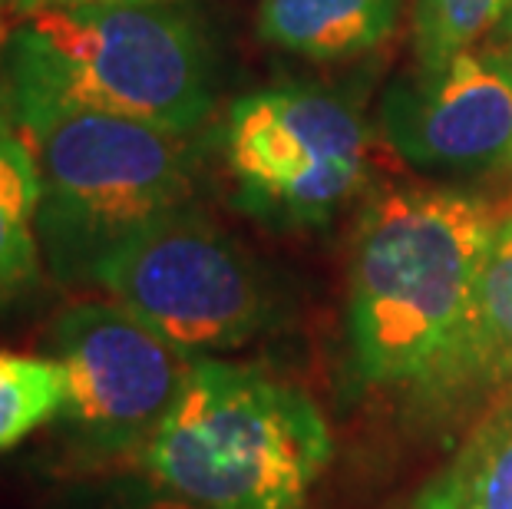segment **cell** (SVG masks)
<instances>
[{"label": "cell", "instance_id": "cell-1", "mask_svg": "<svg viewBox=\"0 0 512 509\" xmlns=\"http://www.w3.org/2000/svg\"><path fill=\"white\" fill-rule=\"evenodd\" d=\"M212 50L172 0L60 7L20 17L0 53L10 123L90 110L189 136L212 113Z\"/></svg>", "mask_w": 512, "mask_h": 509}, {"label": "cell", "instance_id": "cell-2", "mask_svg": "<svg viewBox=\"0 0 512 509\" xmlns=\"http://www.w3.org/2000/svg\"><path fill=\"white\" fill-rule=\"evenodd\" d=\"M503 205L460 189H387L364 209L347 341L370 387H417L450 348Z\"/></svg>", "mask_w": 512, "mask_h": 509}, {"label": "cell", "instance_id": "cell-3", "mask_svg": "<svg viewBox=\"0 0 512 509\" xmlns=\"http://www.w3.org/2000/svg\"><path fill=\"white\" fill-rule=\"evenodd\" d=\"M331 453L328 420L304 391L258 367L192 357L143 467L195 509H304Z\"/></svg>", "mask_w": 512, "mask_h": 509}, {"label": "cell", "instance_id": "cell-4", "mask_svg": "<svg viewBox=\"0 0 512 509\" xmlns=\"http://www.w3.org/2000/svg\"><path fill=\"white\" fill-rule=\"evenodd\" d=\"M40 172V252L57 281H93L119 242L189 205L195 153L169 129L90 110H53L14 123Z\"/></svg>", "mask_w": 512, "mask_h": 509}, {"label": "cell", "instance_id": "cell-5", "mask_svg": "<svg viewBox=\"0 0 512 509\" xmlns=\"http://www.w3.org/2000/svg\"><path fill=\"white\" fill-rule=\"evenodd\" d=\"M93 285L189 357L242 348L271 321L255 262L192 205L119 242L96 265Z\"/></svg>", "mask_w": 512, "mask_h": 509}, {"label": "cell", "instance_id": "cell-6", "mask_svg": "<svg viewBox=\"0 0 512 509\" xmlns=\"http://www.w3.org/2000/svg\"><path fill=\"white\" fill-rule=\"evenodd\" d=\"M225 162L238 199L271 225H321L367 179L361 113L318 86H265L225 116Z\"/></svg>", "mask_w": 512, "mask_h": 509}, {"label": "cell", "instance_id": "cell-7", "mask_svg": "<svg viewBox=\"0 0 512 509\" xmlns=\"http://www.w3.org/2000/svg\"><path fill=\"white\" fill-rule=\"evenodd\" d=\"M50 357L67 374L60 420L86 457H143L169 414L192 357L119 301H73L47 331Z\"/></svg>", "mask_w": 512, "mask_h": 509}, {"label": "cell", "instance_id": "cell-8", "mask_svg": "<svg viewBox=\"0 0 512 509\" xmlns=\"http://www.w3.org/2000/svg\"><path fill=\"white\" fill-rule=\"evenodd\" d=\"M384 136L420 169H483L512 149V70L493 47L463 50L384 100Z\"/></svg>", "mask_w": 512, "mask_h": 509}, {"label": "cell", "instance_id": "cell-9", "mask_svg": "<svg viewBox=\"0 0 512 509\" xmlns=\"http://www.w3.org/2000/svg\"><path fill=\"white\" fill-rule=\"evenodd\" d=\"M512 387V205H506L479 265L470 305L430 377V404H463Z\"/></svg>", "mask_w": 512, "mask_h": 509}, {"label": "cell", "instance_id": "cell-10", "mask_svg": "<svg viewBox=\"0 0 512 509\" xmlns=\"http://www.w3.org/2000/svg\"><path fill=\"white\" fill-rule=\"evenodd\" d=\"M403 0H261L258 34L311 63H347L380 50L400 27Z\"/></svg>", "mask_w": 512, "mask_h": 509}, {"label": "cell", "instance_id": "cell-11", "mask_svg": "<svg viewBox=\"0 0 512 509\" xmlns=\"http://www.w3.org/2000/svg\"><path fill=\"white\" fill-rule=\"evenodd\" d=\"M40 172L30 139L0 113V308L40 275Z\"/></svg>", "mask_w": 512, "mask_h": 509}, {"label": "cell", "instance_id": "cell-12", "mask_svg": "<svg viewBox=\"0 0 512 509\" xmlns=\"http://www.w3.org/2000/svg\"><path fill=\"white\" fill-rule=\"evenodd\" d=\"M67 407V374L50 354L0 351V450L57 420Z\"/></svg>", "mask_w": 512, "mask_h": 509}, {"label": "cell", "instance_id": "cell-13", "mask_svg": "<svg viewBox=\"0 0 512 509\" xmlns=\"http://www.w3.org/2000/svg\"><path fill=\"white\" fill-rule=\"evenodd\" d=\"M443 473L453 509H512V407L489 417Z\"/></svg>", "mask_w": 512, "mask_h": 509}, {"label": "cell", "instance_id": "cell-14", "mask_svg": "<svg viewBox=\"0 0 512 509\" xmlns=\"http://www.w3.org/2000/svg\"><path fill=\"white\" fill-rule=\"evenodd\" d=\"M506 0H413V47L420 73H437L456 53L493 34Z\"/></svg>", "mask_w": 512, "mask_h": 509}, {"label": "cell", "instance_id": "cell-15", "mask_svg": "<svg viewBox=\"0 0 512 509\" xmlns=\"http://www.w3.org/2000/svg\"><path fill=\"white\" fill-rule=\"evenodd\" d=\"M106 4H156V0H10V10L17 17L40 14V10H60V7H106Z\"/></svg>", "mask_w": 512, "mask_h": 509}, {"label": "cell", "instance_id": "cell-16", "mask_svg": "<svg viewBox=\"0 0 512 509\" xmlns=\"http://www.w3.org/2000/svg\"><path fill=\"white\" fill-rule=\"evenodd\" d=\"M410 509H453V496H450V483H446V473H440L427 490H423Z\"/></svg>", "mask_w": 512, "mask_h": 509}, {"label": "cell", "instance_id": "cell-17", "mask_svg": "<svg viewBox=\"0 0 512 509\" xmlns=\"http://www.w3.org/2000/svg\"><path fill=\"white\" fill-rule=\"evenodd\" d=\"M512 34V0H506V10H503V17H499V24L493 30V40H503Z\"/></svg>", "mask_w": 512, "mask_h": 509}, {"label": "cell", "instance_id": "cell-18", "mask_svg": "<svg viewBox=\"0 0 512 509\" xmlns=\"http://www.w3.org/2000/svg\"><path fill=\"white\" fill-rule=\"evenodd\" d=\"M489 47H493V50L499 53V57L506 60V67L512 70V34H509V37H503V40H493V43H489Z\"/></svg>", "mask_w": 512, "mask_h": 509}, {"label": "cell", "instance_id": "cell-19", "mask_svg": "<svg viewBox=\"0 0 512 509\" xmlns=\"http://www.w3.org/2000/svg\"><path fill=\"white\" fill-rule=\"evenodd\" d=\"M7 10H10V0H0V53H4V43H7Z\"/></svg>", "mask_w": 512, "mask_h": 509}, {"label": "cell", "instance_id": "cell-20", "mask_svg": "<svg viewBox=\"0 0 512 509\" xmlns=\"http://www.w3.org/2000/svg\"><path fill=\"white\" fill-rule=\"evenodd\" d=\"M146 509H195V506L182 503V500H176V496H172V500H166V503H149Z\"/></svg>", "mask_w": 512, "mask_h": 509}, {"label": "cell", "instance_id": "cell-21", "mask_svg": "<svg viewBox=\"0 0 512 509\" xmlns=\"http://www.w3.org/2000/svg\"><path fill=\"white\" fill-rule=\"evenodd\" d=\"M506 169L512 172V149H509V156H506Z\"/></svg>", "mask_w": 512, "mask_h": 509}]
</instances>
